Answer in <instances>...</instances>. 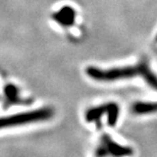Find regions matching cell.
Returning <instances> with one entry per match:
<instances>
[{"label":"cell","instance_id":"6da1fadb","mask_svg":"<svg viewBox=\"0 0 157 157\" xmlns=\"http://www.w3.org/2000/svg\"><path fill=\"white\" fill-rule=\"evenodd\" d=\"M86 74L94 81L105 83L140 78L145 81L152 89L157 91V75L152 71L149 60L145 57L133 65L121 67L100 68L90 67L86 70Z\"/></svg>","mask_w":157,"mask_h":157},{"label":"cell","instance_id":"7a4b0ae2","mask_svg":"<svg viewBox=\"0 0 157 157\" xmlns=\"http://www.w3.org/2000/svg\"><path fill=\"white\" fill-rule=\"evenodd\" d=\"M53 117H54V109L51 107H44L17 114H12L9 117H0V130L21 127V125L31 124L34 122L46 121L51 119Z\"/></svg>","mask_w":157,"mask_h":157},{"label":"cell","instance_id":"3957f363","mask_svg":"<svg viewBox=\"0 0 157 157\" xmlns=\"http://www.w3.org/2000/svg\"><path fill=\"white\" fill-rule=\"evenodd\" d=\"M133 153L131 147L122 146L108 135H103L99 139L94 157H131Z\"/></svg>","mask_w":157,"mask_h":157},{"label":"cell","instance_id":"277c9868","mask_svg":"<svg viewBox=\"0 0 157 157\" xmlns=\"http://www.w3.org/2000/svg\"><path fill=\"white\" fill-rule=\"evenodd\" d=\"M119 114L118 105L115 103H107L100 106H95L93 108L88 109L85 114V118L88 122H96V125L100 127L102 117H106L107 124L112 127L115 124Z\"/></svg>","mask_w":157,"mask_h":157},{"label":"cell","instance_id":"5b68a950","mask_svg":"<svg viewBox=\"0 0 157 157\" xmlns=\"http://www.w3.org/2000/svg\"><path fill=\"white\" fill-rule=\"evenodd\" d=\"M76 10L71 6H63L58 11L52 14L53 21L59 24L62 27H71L76 21Z\"/></svg>","mask_w":157,"mask_h":157},{"label":"cell","instance_id":"8992f818","mask_svg":"<svg viewBox=\"0 0 157 157\" xmlns=\"http://www.w3.org/2000/svg\"><path fill=\"white\" fill-rule=\"evenodd\" d=\"M133 112L136 114H149L157 112V102H138L133 106Z\"/></svg>","mask_w":157,"mask_h":157},{"label":"cell","instance_id":"52a82bcc","mask_svg":"<svg viewBox=\"0 0 157 157\" xmlns=\"http://www.w3.org/2000/svg\"><path fill=\"white\" fill-rule=\"evenodd\" d=\"M5 94L6 98L9 101V103H15V87L12 85H8L5 88Z\"/></svg>","mask_w":157,"mask_h":157},{"label":"cell","instance_id":"ba28073f","mask_svg":"<svg viewBox=\"0 0 157 157\" xmlns=\"http://www.w3.org/2000/svg\"><path fill=\"white\" fill-rule=\"evenodd\" d=\"M156 42H157V36H156Z\"/></svg>","mask_w":157,"mask_h":157}]
</instances>
